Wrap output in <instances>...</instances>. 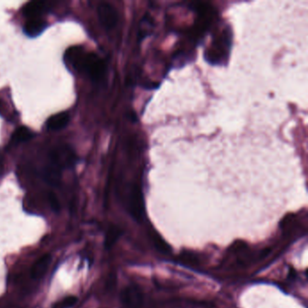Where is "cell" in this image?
<instances>
[{
	"instance_id": "obj_1",
	"label": "cell",
	"mask_w": 308,
	"mask_h": 308,
	"mask_svg": "<svg viewBox=\"0 0 308 308\" xmlns=\"http://www.w3.org/2000/svg\"><path fill=\"white\" fill-rule=\"evenodd\" d=\"M78 71L84 72L92 80L99 82L104 79L107 66L104 61L94 53H85Z\"/></svg>"
},
{
	"instance_id": "obj_2",
	"label": "cell",
	"mask_w": 308,
	"mask_h": 308,
	"mask_svg": "<svg viewBox=\"0 0 308 308\" xmlns=\"http://www.w3.org/2000/svg\"><path fill=\"white\" fill-rule=\"evenodd\" d=\"M78 157L74 149L66 145L54 148L48 154V162L60 168L61 170L75 166Z\"/></svg>"
},
{
	"instance_id": "obj_3",
	"label": "cell",
	"mask_w": 308,
	"mask_h": 308,
	"mask_svg": "<svg viewBox=\"0 0 308 308\" xmlns=\"http://www.w3.org/2000/svg\"><path fill=\"white\" fill-rule=\"evenodd\" d=\"M128 207L130 214L136 222H141L145 215V205L141 186L136 183L130 185L128 194Z\"/></svg>"
},
{
	"instance_id": "obj_4",
	"label": "cell",
	"mask_w": 308,
	"mask_h": 308,
	"mask_svg": "<svg viewBox=\"0 0 308 308\" xmlns=\"http://www.w3.org/2000/svg\"><path fill=\"white\" fill-rule=\"evenodd\" d=\"M98 17L100 24L107 30H111L117 25L118 15L116 8L110 3H99L98 6Z\"/></svg>"
},
{
	"instance_id": "obj_5",
	"label": "cell",
	"mask_w": 308,
	"mask_h": 308,
	"mask_svg": "<svg viewBox=\"0 0 308 308\" xmlns=\"http://www.w3.org/2000/svg\"><path fill=\"white\" fill-rule=\"evenodd\" d=\"M121 300L127 308H140L143 304V294L136 286H130L121 293Z\"/></svg>"
},
{
	"instance_id": "obj_6",
	"label": "cell",
	"mask_w": 308,
	"mask_h": 308,
	"mask_svg": "<svg viewBox=\"0 0 308 308\" xmlns=\"http://www.w3.org/2000/svg\"><path fill=\"white\" fill-rule=\"evenodd\" d=\"M40 174L44 182H46L50 185L57 186L59 185L61 181L62 170L48 162V164L43 167Z\"/></svg>"
},
{
	"instance_id": "obj_7",
	"label": "cell",
	"mask_w": 308,
	"mask_h": 308,
	"mask_svg": "<svg viewBox=\"0 0 308 308\" xmlns=\"http://www.w3.org/2000/svg\"><path fill=\"white\" fill-rule=\"evenodd\" d=\"M45 11H47V6L43 1L29 2L24 6L23 9L24 15L30 19H39V16Z\"/></svg>"
},
{
	"instance_id": "obj_8",
	"label": "cell",
	"mask_w": 308,
	"mask_h": 308,
	"mask_svg": "<svg viewBox=\"0 0 308 308\" xmlns=\"http://www.w3.org/2000/svg\"><path fill=\"white\" fill-rule=\"evenodd\" d=\"M70 121L68 112H61L52 116L46 121V128L49 130H60L64 129Z\"/></svg>"
},
{
	"instance_id": "obj_9",
	"label": "cell",
	"mask_w": 308,
	"mask_h": 308,
	"mask_svg": "<svg viewBox=\"0 0 308 308\" xmlns=\"http://www.w3.org/2000/svg\"><path fill=\"white\" fill-rule=\"evenodd\" d=\"M51 260H52V258H51L50 254H45L42 258L38 259L37 262L34 264V266L32 267V277L34 279H39L43 277L48 269Z\"/></svg>"
},
{
	"instance_id": "obj_10",
	"label": "cell",
	"mask_w": 308,
	"mask_h": 308,
	"mask_svg": "<svg viewBox=\"0 0 308 308\" xmlns=\"http://www.w3.org/2000/svg\"><path fill=\"white\" fill-rule=\"evenodd\" d=\"M45 27V22H43L42 19H33L27 21L24 27V31L28 37H35L39 36Z\"/></svg>"
},
{
	"instance_id": "obj_11",
	"label": "cell",
	"mask_w": 308,
	"mask_h": 308,
	"mask_svg": "<svg viewBox=\"0 0 308 308\" xmlns=\"http://www.w3.org/2000/svg\"><path fill=\"white\" fill-rule=\"evenodd\" d=\"M36 136V134L29 130L26 127H20L17 130H15V132L13 133L11 136V141L10 145H19L20 143H24V142L29 141L34 136Z\"/></svg>"
},
{
	"instance_id": "obj_12",
	"label": "cell",
	"mask_w": 308,
	"mask_h": 308,
	"mask_svg": "<svg viewBox=\"0 0 308 308\" xmlns=\"http://www.w3.org/2000/svg\"><path fill=\"white\" fill-rule=\"evenodd\" d=\"M121 234H122V231L120 230L119 227L115 226V225H111L108 230V231L106 233V237H105V248L107 250L111 249L117 242V240L119 239Z\"/></svg>"
},
{
	"instance_id": "obj_13",
	"label": "cell",
	"mask_w": 308,
	"mask_h": 308,
	"mask_svg": "<svg viewBox=\"0 0 308 308\" xmlns=\"http://www.w3.org/2000/svg\"><path fill=\"white\" fill-rule=\"evenodd\" d=\"M150 237L152 239L154 247L156 248V250L158 251H160L161 253H164V254L170 252V247L164 240V239L161 237L160 235L157 234L155 231H152L150 232Z\"/></svg>"
},
{
	"instance_id": "obj_14",
	"label": "cell",
	"mask_w": 308,
	"mask_h": 308,
	"mask_svg": "<svg viewBox=\"0 0 308 308\" xmlns=\"http://www.w3.org/2000/svg\"><path fill=\"white\" fill-rule=\"evenodd\" d=\"M78 298L76 296H70L62 299L61 302L56 303L54 308H70L74 306L77 302Z\"/></svg>"
},
{
	"instance_id": "obj_15",
	"label": "cell",
	"mask_w": 308,
	"mask_h": 308,
	"mask_svg": "<svg viewBox=\"0 0 308 308\" xmlns=\"http://www.w3.org/2000/svg\"><path fill=\"white\" fill-rule=\"evenodd\" d=\"M47 198H48V202H49L51 208L54 210L56 212H59L61 207H60V203H59L58 199L56 197V194L54 192H49Z\"/></svg>"
},
{
	"instance_id": "obj_16",
	"label": "cell",
	"mask_w": 308,
	"mask_h": 308,
	"mask_svg": "<svg viewBox=\"0 0 308 308\" xmlns=\"http://www.w3.org/2000/svg\"><path fill=\"white\" fill-rule=\"evenodd\" d=\"M115 283H116V277H115V275H111V277H109V281H108V284H107V286H108V288L111 289L112 288H114L115 287Z\"/></svg>"
}]
</instances>
